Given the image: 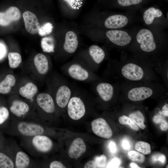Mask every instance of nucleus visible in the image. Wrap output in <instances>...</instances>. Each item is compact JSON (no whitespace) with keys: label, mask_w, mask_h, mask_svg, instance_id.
I'll use <instances>...</instances> for the list:
<instances>
[{"label":"nucleus","mask_w":168,"mask_h":168,"mask_svg":"<svg viewBox=\"0 0 168 168\" xmlns=\"http://www.w3.org/2000/svg\"><path fill=\"white\" fill-rule=\"evenodd\" d=\"M61 70L66 75L80 82L92 83L98 79L94 72L77 59L63 65Z\"/></svg>","instance_id":"4"},{"label":"nucleus","mask_w":168,"mask_h":168,"mask_svg":"<svg viewBox=\"0 0 168 168\" xmlns=\"http://www.w3.org/2000/svg\"><path fill=\"white\" fill-rule=\"evenodd\" d=\"M91 126L93 133L99 137L108 139L112 136L111 129L105 120L102 118L93 120L91 123Z\"/></svg>","instance_id":"14"},{"label":"nucleus","mask_w":168,"mask_h":168,"mask_svg":"<svg viewBox=\"0 0 168 168\" xmlns=\"http://www.w3.org/2000/svg\"><path fill=\"white\" fill-rule=\"evenodd\" d=\"M11 116L8 107L0 105V130L4 132L7 127Z\"/></svg>","instance_id":"25"},{"label":"nucleus","mask_w":168,"mask_h":168,"mask_svg":"<svg viewBox=\"0 0 168 168\" xmlns=\"http://www.w3.org/2000/svg\"><path fill=\"white\" fill-rule=\"evenodd\" d=\"M77 39V36L74 32L69 31L67 32L63 46V51L66 54H72L76 51L79 45Z\"/></svg>","instance_id":"20"},{"label":"nucleus","mask_w":168,"mask_h":168,"mask_svg":"<svg viewBox=\"0 0 168 168\" xmlns=\"http://www.w3.org/2000/svg\"><path fill=\"white\" fill-rule=\"evenodd\" d=\"M16 83L15 76L12 74L7 75L0 82V94L6 95L9 94Z\"/></svg>","instance_id":"24"},{"label":"nucleus","mask_w":168,"mask_h":168,"mask_svg":"<svg viewBox=\"0 0 168 168\" xmlns=\"http://www.w3.org/2000/svg\"><path fill=\"white\" fill-rule=\"evenodd\" d=\"M87 54L88 55H82L78 59L94 72L97 66L104 60L105 57V51L100 46L92 45L89 48Z\"/></svg>","instance_id":"10"},{"label":"nucleus","mask_w":168,"mask_h":168,"mask_svg":"<svg viewBox=\"0 0 168 168\" xmlns=\"http://www.w3.org/2000/svg\"><path fill=\"white\" fill-rule=\"evenodd\" d=\"M121 163V160L118 158L112 159L107 165V168H118Z\"/></svg>","instance_id":"36"},{"label":"nucleus","mask_w":168,"mask_h":168,"mask_svg":"<svg viewBox=\"0 0 168 168\" xmlns=\"http://www.w3.org/2000/svg\"><path fill=\"white\" fill-rule=\"evenodd\" d=\"M34 63L36 71L42 76L47 75L50 70V63L47 57L42 54L36 55L34 59Z\"/></svg>","instance_id":"15"},{"label":"nucleus","mask_w":168,"mask_h":168,"mask_svg":"<svg viewBox=\"0 0 168 168\" xmlns=\"http://www.w3.org/2000/svg\"><path fill=\"white\" fill-rule=\"evenodd\" d=\"M163 0L167 2H168V0Z\"/></svg>","instance_id":"47"},{"label":"nucleus","mask_w":168,"mask_h":168,"mask_svg":"<svg viewBox=\"0 0 168 168\" xmlns=\"http://www.w3.org/2000/svg\"><path fill=\"white\" fill-rule=\"evenodd\" d=\"M100 0V1H103V2H104V1H105V0Z\"/></svg>","instance_id":"48"},{"label":"nucleus","mask_w":168,"mask_h":168,"mask_svg":"<svg viewBox=\"0 0 168 168\" xmlns=\"http://www.w3.org/2000/svg\"><path fill=\"white\" fill-rule=\"evenodd\" d=\"M166 158L165 156L163 154H156L154 155L152 157V161L155 163L158 161L162 164L166 162Z\"/></svg>","instance_id":"35"},{"label":"nucleus","mask_w":168,"mask_h":168,"mask_svg":"<svg viewBox=\"0 0 168 168\" xmlns=\"http://www.w3.org/2000/svg\"><path fill=\"white\" fill-rule=\"evenodd\" d=\"M20 17L19 9L15 7H11L5 12H0V25H8L12 22L18 20Z\"/></svg>","instance_id":"21"},{"label":"nucleus","mask_w":168,"mask_h":168,"mask_svg":"<svg viewBox=\"0 0 168 168\" xmlns=\"http://www.w3.org/2000/svg\"><path fill=\"white\" fill-rule=\"evenodd\" d=\"M23 17L27 31L32 35L38 33L40 26L36 16L30 11H26L23 14Z\"/></svg>","instance_id":"17"},{"label":"nucleus","mask_w":168,"mask_h":168,"mask_svg":"<svg viewBox=\"0 0 168 168\" xmlns=\"http://www.w3.org/2000/svg\"><path fill=\"white\" fill-rule=\"evenodd\" d=\"M129 118L137 125L144 129L146 126L144 124V117L139 111H136L129 115Z\"/></svg>","instance_id":"28"},{"label":"nucleus","mask_w":168,"mask_h":168,"mask_svg":"<svg viewBox=\"0 0 168 168\" xmlns=\"http://www.w3.org/2000/svg\"><path fill=\"white\" fill-rule=\"evenodd\" d=\"M121 73L125 78L132 81L142 80L144 76L142 68L138 65L129 63L124 65L121 69Z\"/></svg>","instance_id":"12"},{"label":"nucleus","mask_w":168,"mask_h":168,"mask_svg":"<svg viewBox=\"0 0 168 168\" xmlns=\"http://www.w3.org/2000/svg\"><path fill=\"white\" fill-rule=\"evenodd\" d=\"M50 168H65V166L61 162L58 161H54L50 163L49 165Z\"/></svg>","instance_id":"37"},{"label":"nucleus","mask_w":168,"mask_h":168,"mask_svg":"<svg viewBox=\"0 0 168 168\" xmlns=\"http://www.w3.org/2000/svg\"><path fill=\"white\" fill-rule=\"evenodd\" d=\"M160 126L161 129L163 131H166L168 128V124L166 121L164 119L161 123Z\"/></svg>","instance_id":"43"},{"label":"nucleus","mask_w":168,"mask_h":168,"mask_svg":"<svg viewBox=\"0 0 168 168\" xmlns=\"http://www.w3.org/2000/svg\"><path fill=\"white\" fill-rule=\"evenodd\" d=\"M31 102L19 98L12 99L8 108L11 118L18 120H25L35 121L41 123V122L34 111L33 105Z\"/></svg>","instance_id":"6"},{"label":"nucleus","mask_w":168,"mask_h":168,"mask_svg":"<svg viewBox=\"0 0 168 168\" xmlns=\"http://www.w3.org/2000/svg\"><path fill=\"white\" fill-rule=\"evenodd\" d=\"M122 147L125 150H128L130 147L129 142L126 139H124L122 142Z\"/></svg>","instance_id":"41"},{"label":"nucleus","mask_w":168,"mask_h":168,"mask_svg":"<svg viewBox=\"0 0 168 168\" xmlns=\"http://www.w3.org/2000/svg\"><path fill=\"white\" fill-rule=\"evenodd\" d=\"M119 121L120 124H122L128 125L133 130H137L138 129V126L129 117L125 115L120 117L119 118Z\"/></svg>","instance_id":"33"},{"label":"nucleus","mask_w":168,"mask_h":168,"mask_svg":"<svg viewBox=\"0 0 168 168\" xmlns=\"http://www.w3.org/2000/svg\"><path fill=\"white\" fill-rule=\"evenodd\" d=\"M50 86L56 107L63 109L66 108L72 96L73 88L66 80L58 77L54 79Z\"/></svg>","instance_id":"7"},{"label":"nucleus","mask_w":168,"mask_h":168,"mask_svg":"<svg viewBox=\"0 0 168 168\" xmlns=\"http://www.w3.org/2000/svg\"><path fill=\"white\" fill-rule=\"evenodd\" d=\"M86 144L83 140L80 138L74 139L69 148L68 154L72 158L77 159L81 156L85 152Z\"/></svg>","instance_id":"23"},{"label":"nucleus","mask_w":168,"mask_h":168,"mask_svg":"<svg viewBox=\"0 0 168 168\" xmlns=\"http://www.w3.org/2000/svg\"><path fill=\"white\" fill-rule=\"evenodd\" d=\"M5 49L4 46L1 44H0V58L5 53Z\"/></svg>","instance_id":"45"},{"label":"nucleus","mask_w":168,"mask_h":168,"mask_svg":"<svg viewBox=\"0 0 168 168\" xmlns=\"http://www.w3.org/2000/svg\"><path fill=\"white\" fill-rule=\"evenodd\" d=\"M156 0H105L106 6L111 8L122 10L125 12H137L142 7L155 3Z\"/></svg>","instance_id":"9"},{"label":"nucleus","mask_w":168,"mask_h":168,"mask_svg":"<svg viewBox=\"0 0 168 168\" xmlns=\"http://www.w3.org/2000/svg\"><path fill=\"white\" fill-rule=\"evenodd\" d=\"M85 168H97L95 161L90 160L88 161L84 166Z\"/></svg>","instance_id":"38"},{"label":"nucleus","mask_w":168,"mask_h":168,"mask_svg":"<svg viewBox=\"0 0 168 168\" xmlns=\"http://www.w3.org/2000/svg\"><path fill=\"white\" fill-rule=\"evenodd\" d=\"M167 41V34L165 31L156 32L145 26L138 27L129 48L141 54H154L166 46Z\"/></svg>","instance_id":"1"},{"label":"nucleus","mask_w":168,"mask_h":168,"mask_svg":"<svg viewBox=\"0 0 168 168\" xmlns=\"http://www.w3.org/2000/svg\"><path fill=\"white\" fill-rule=\"evenodd\" d=\"M41 45L43 52L47 53H53L55 51V45L54 39L51 37H46L41 40Z\"/></svg>","instance_id":"26"},{"label":"nucleus","mask_w":168,"mask_h":168,"mask_svg":"<svg viewBox=\"0 0 168 168\" xmlns=\"http://www.w3.org/2000/svg\"><path fill=\"white\" fill-rule=\"evenodd\" d=\"M129 158L133 161L140 163L143 162L145 160V156L142 154L134 151H132L128 153Z\"/></svg>","instance_id":"32"},{"label":"nucleus","mask_w":168,"mask_h":168,"mask_svg":"<svg viewBox=\"0 0 168 168\" xmlns=\"http://www.w3.org/2000/svg\"><path fill=\"white\" fill-rule=\"evenodd\" d=\"M53 26L49 22H47L40 27L38 32L39 35L41 36L47 35L52 32Z\"/></svg>","instance_id":"31"},{"label":"nucleus","mask_w":168,"mask_h":168,"mask_svg":"<svg viewBox=\"0 0 168 168\" xmlns=\"http://www.w3.org/2000/svg\"><path fill=\"white\" fill-rule=\"evenodd\" d=\"M29 155L18 148L14 149L15 168H27L33 166V164Z\"/></svg>","instance_id":"22"},{"label":"nucleus","mask_w":168,"mask_h":168,"mask_svg":"<svg viewBox=\"0 0 168 168\" xmlns=\"http://www.w3.org/2000/svg\"><path fill=\"white\" fill-rule=\"evenodd\" d=\"M66 107L69 116L73 120H79L85 114L86 106L82 100L78 96L77 89L73 88L72 96Z\"/></svg>","instance_id":"11"},{"label":"nucleus","mask_w":168,"mask_h":168,"mask_svg":"<svg viewBox=\"0 0 168 168\" xmlns=\"http://www.w3.org/2000/svg\"><path fill=\"white\" fill-rule=\"evenodd\" d=\"M21 138L23 147L31 155L36 157L50 152L53 147V141L45 135Z\"/></svg>","instance_id":"5"},{"label":"nucleus","mask_w":168,"mask_h":168,"mask_svg":"<svg viewBox=\"0 0 168 168\" xmlns=\"http://www.w3.org/2000/svg\"><path fill=\"white\" fill-rule=\"evenodd\" d=\"M138 27L119 29H100L98 40L119 48L129 47L134 39Z\"/></svg>","instance_id":"2"},{"label":"nucleus","mask_w":168,"mask_h":168,"mask_svg":"<svg viewBox=\"0 0 168 168\" xmlns=\"http://www.w3.org/2000/svg\"><path fill=\"white\" fill-rule=\"evenodd\" d=\"M164 119L163 117L161 114H157L154 117L153 120L154 123L158 124L161 123Z\"/></svg>","instance_id":"39"},{"label":"nucleus","mask_w":168,"mask_h":168,"mask_svg":"<svg viewBox=\"0 0 168 168\" xmlns=\"http://www.w3.org/2000/svg\"><path fill=\"white\" fill-rule=\"evenodd\" d=\"M65 5L74 10L79 9L82 6L83 0H62Z\"/></svg>","instance_id":"30"},{"label":"nucleus","mask_w":168,"mask_h":168,"mask_svg":"<svg viewBox=\"0 0 168 168\" xmlns=\"http://www.w3.org/2000/svg\"><path fill=\"white\" fill-rule=\"evenodd\" d=\"M6 142L3 132L0 130V149L2 147Z\"/></svg>","instance_id":"42"},{"label":"nucleus","mask_w":168,"mask_h":168,"mask_svg":"<svg viewBox=\"0 0 168 168\" xmlns=\"http://www.w3.org/2000/svg\"><path fill=\"white\" fill-rule=\"evenodd\" d=\"M135 148L138 151L145 155L149 154L151 152L150 145L145 142H137L135 145Z\"/></svg>","instance_id":"29"},{"label":"nucleus","mask_w":168,"mask_h":168,"mask_svg":"<svg viewBox=\"0 0 168 168\" xmlns=\"http://www.w3.org/2000/svg\"><path fill=\"white\" fill-rule=\"evenodd\" d=\"M95 92L104 101H110L113 97L114 89L113 85L106 82H100L95 86Z\"/></svg>","instance_id":"19"},{"label":"nucleus","mask_w":168,"mask_h":168,"mask_svg":"<svg viewBox=\"0 0 168 168\" xmlns=\"http://www.w3.org/2000/svg\"><path fill=\"white\" fill-rule=\"evenodd\" d=\"M138 12L144 26L158 32L164 31L168 28V14L165 15L158 5L154 3L142 7Z\"/></svg>","instance_id":"3"},{"label":"nucleus","mask_w":168,"mask_h":168,"mask_svg":"<svg viewBox=\"0 0 168 168\" xmlns=\"http://www.w3.org/2000/svg\"><path fill=\"white\" fill-rule=\"evenodd\" d=\"M130 166L131 168H140L137 164L133 162L131 163L130 164Z\"/></svg>","instance_id":"46"},{"label":"nucleus","mask_w":168,"mask_h":168,"mask_svg":"<svg viewBox=\"0 0 168 168\" xmlns=\"http://www.w3.org/2000/svg\"><path fill=\"white\" fill-rule=\"evenodd\" d=\"M56 108L54 100L50 93L41 92L35 97L33 110L41 122V118L43 114H52L55 112Z\"/></svg>","instance_id":"8"},{"label":"nucleus","mask_w":168,"mask_h":168,"mask_svg":"<svg viewBox=\"0 0 168 168\" xmlns=\"http://www.w3.org/2000/svg\"><path fill=\"white\" fill-rule=\"evenodd\" d=\"M109 149L110 152L113 153H114L117 151V148L116 145L114 143L113 141H110L109 145Z\"/></svg>","instance_id":"40"},{"label":"nucleus","mask_w":168,"mask_h":168,"mask_svg":"<svg viewBox=\"0 0 168 168\" xmlns=\"http://www.w3.org/2000/svg\"><path fill=\"white\" fill-rule=\"evenodd\" d=\"M38 91L37 86L34 83L29 82L20 87L18 90V93L21 97L34 104Z\"/></svg>","instance_id":"18"},{"label":"nucleus","mask_w":168,"mask_h":168,"mask_svg":"<svg viewBox=\"0 0 168 168\" xmlns=\"http://www.w3.org/2000/svg\"><path fill=\"white\" fill-rule=\"evenodd\" d=\"M8 58L9 66L12 69L18 68L22 61L21 55L17 52L9 53L8 55Z\"/></svg>","instance_id":"27"},{"label":"nucleus","mask_w":168,"mask_h":168,"mask_svg":"<svg viewBox=\"0 0 168 168\" xmlns=\"http://www.w3.org/2000/svg\"><path fill=\"white\" fill-rule=\"evenodd\" d=\"M153 93V91L151 88L140 86L130 90L128 92V97L132 101H141L151 96Z\"/></svg>","instance_id":"16"},{"label":"nucleus","mask_w":168,"mask_h":168,"mask_svg":"<svg viewBox=\"0 0 168 168\" xmlns=\"http://www.w3.org/2000/svg\"><path fill=\"white\" fill-rule=\"evenodd\" d=\"M161 114L168 117V104H166L162 108V110L161 112Z\"/></svg>","instance_id":"44"},{"label":"nucleus","mask_w":168,"mask_h":168,"mask_svg":"<svg viewBox=\"0 0 168 168\" xmlns=\"http://www.w3.org/2000/svg\"><path fill=\"white\" fill-rule=\"evenodd\" d=\"M97 168H105L107 166V158L103 155L97 156L95 158Z\"/></svg>","instance_id":"34"},{"label":"nucleus","mask_w":168,"mask_h":168,"mask_svg":"<svg viewBox=\"0 0 168 168\" xmlns=\"http://www.w3.org/2000/svg\"><path fill=\"white\" fill-rule=\"evenodd\" d=\"M14 148L6 142L0 149V168H14Z\"/></svg>","instance_id":"13"}]
</instances>
